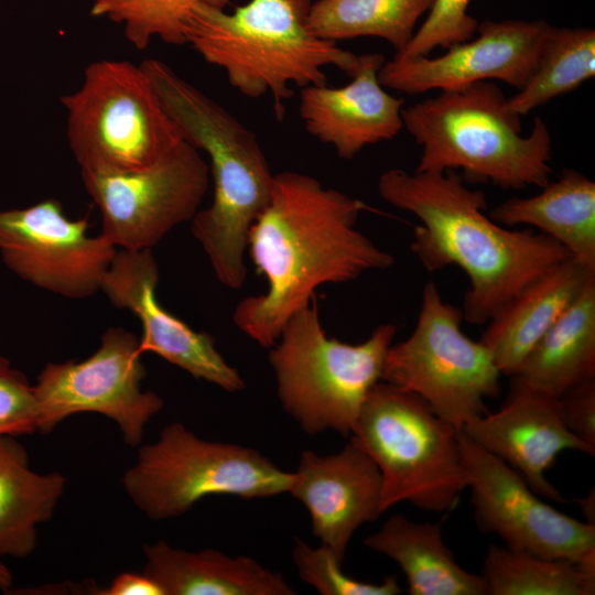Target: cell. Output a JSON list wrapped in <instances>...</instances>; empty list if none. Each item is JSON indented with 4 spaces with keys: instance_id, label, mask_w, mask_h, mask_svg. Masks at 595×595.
Instances as JSON below:
<instances>
[{
    "instance_id": "cell-7",
    "label": "cell",
    "mask_w": 595,
    "mask_h": 595,
    "mask_svg": "<svg viewBox=\"0 0 595 595\" xmlns=\"http://www.w3.org/2000/svg\"><path fill=\"white\" fill-rule=\"evenodd\" d=\"M459 431L419 396L380 380L368 392L350 442L381 474V511L407 501L433 512L452 509L468 487Z\"/></svg>"
},
{
    "instance_id": "cell-6",
    "label": "cell",
    "mask_w": 595,
    "mask_h": 595,
    "mask_svg": "<svg viewBox=\"0 0 595 595\" xmlns=\"http://www.w3.org/2000/svg\"><path fill=\"white\" fill-rule=\"evenodd\" d=\"M396 333L394 324L385 323L359 344L327 337L314 298L269 348L283 409L307 434H350L369 390L381 380Z\"/></svg>"
},
{
    "instance_id": "cell-31",
    "label": "cell",
    "mask_w": 595,
    "mask_h": 595,
    "mask_svg": "<svg viewBox=\"0 0 595 595\" xmlns=\"http://www.w3.org/2000/svg\"><path fill=\"white\" fill-rule=\"evenodd\" d=\"M470 0H435L409 44L396 56H429L436 47H447L472 39L478 22L468 14Z\"/></svg>"
},
{
    "instance_id": "cell-25",
    "label": "cell",
    "mask_w": 595,
    "mask_h": 595,
    "mask_svg": "<svg viewBox=\"0 0 595 595\" xmlns=\"http://www.w3.org/2000/svg\"><path fill=\"white\" fill-rule=\"evenodd\" d=\"M15 437L0 435V556L23 559L34 551L37 527L52 518L66 478L32 470Z\"/></svg>"
},
{
    "instance_id": "cell-27",
    "label": "cell",
    "mask_w": 595,
    "mask_h": 595,
    "mask_svg": "<svg viewBox=\"0 0 595 595\" xmlns=\"http://www.w3.org/2000/svg\"><path fill=\"white\" fill-rule=\"evenodd\" d=\"M483 577L488 595H593L595 572L564 559L542 558L508 547L491 545Z\"/></svg>"
},
{
    "instance_id": "cell-13",
    "label": "cell",
    "mask_w": 595,
    "mask_h": 595,
    "mask_svg": "<svg viewBox=\"0 0 595 595\" xmlns=\"http://www.w3.org/2000/svg\"><path fill=\"white\" fill-rule=\"evenodd\" d=\"M458 443L475 521L483 532L542 558L576 563L595 558V524L541 500L513 468L461 431Z\"/></svg>"
},
{
    "instance_id": "cell-26",
    "label": "cell",
    "mask_w": 595,
    "mask_h": 595,
    "mask_svg": "<svg viewBox=\"0 0 595 595\" xmlns=\"http://www.w3.org/2000/svg\"><path fill=\"white\" fill-rule=\"evenodd\" d=\"M435 0H316L309 24L320 37L333 42L361 36L379 37L396 53L411 41L419 20Z\"/></svg>"
},
{
    "instance_id": "cell-19",
    "label": "cell",
    "mask_w": 595,
    "mask_h": 595,
    "mask_svg": "<svg viewBox=\"0 0 595 595\" xmlns=\"http://www.w3.org/2000/svg\"><path fill=\"white\" fill-rule=\"evenodd\" d=\"M383 62L379 53L363 54L360 66L346 85L302 88L299 113L305 130L332 145L342 159H353L368 145L391 140L403 128V98L389 94L378 78Z\"/></svg>"
},
{
    "instance_id": "cell-28",
    "label": "cell",
    "mask_w": 595,
    "mask_h": 595,
    "mask_svg": "<svg viewBox=\"0 0 595 595\" xmlns=\"http://www.w3.org/2000/svg\"><path fill=\"white\" fill-rule=\"evenodd\" d=\"M595 74V31L552 26L538 64L508 107L524 116L553 98L578 88Z\"/></svg>"
},
{
    "instance_id": "cell-17",
    "label": "cell",
    "mask_w": 595,
    "mask_h": 595,
    "mask_svg": "<svg viewBox=\"0 0 595 595\" xmlns=\"http://www.w3.org/2000/svg\"><path fill=\"white\" fill-rule=\"evenodd\" d=\"M513 468L539 496L563 502L545 473L563 451L595 455V448L565 426L558 399L512 381L504 405L466 422L459 430Z\"/></svg>"
},
{
    "instance_id": "cell-36",
    "label": "cell",
    "mask_w": 595,
    "mask_h": 595,
    "mask_svg": "<svg viewBox=\"0 0 595 595\" xmlns=\"http://www.w3.org/2000/svg\"><path fill=\"white\" fill-rule=\"evenodd\" d=\"M12 582H13L12 573L0 561V589H2L3 592L10 591Z\"/></svg>"
},
{
    "instance_id": "cell-8",
    "label": "cell",
    "mask_w": 595,
    "mask_h": 595,
    "mask_svg": "<svg viewBox=\"0 0 595 595\" xmlns=\"http://www.w3.org/2000/svg\"><path fill=\"white\" fill-rule=\"evenodd\" d=\"M60 101L67 142L80 169L147 167L184 140L141 63L95 61L80 85Z\"/></svg>"
},
{
    "instance_id": "cell-14",
    "label": "cell",
    "mask_w": 595,
    "mask_h": 595,
    "mask_svg": "<svg viewBox=\"0 0 595 595\" xmlns=\"http://www.w3.org/2000/svg\"><path fill=\"white\" fill-rule=\"evenodd\" d=\"M116 247L88 235V219H71L57 199L0 210V255L4 264L33 285L69 299L101 290Z\"/></svg>"
},
{
    "instance_id": "cell-32",
    "label": "cell",
    "mask_w": 595,
    "mask_h": 595,
    "mask_svg": "<svg viewBox=\"0 0 595 595\" xmlns=\"http://www.w3.org/2000/svg\"><path fill=\"white\" fill-rule=\"evenodd\" d=\"M34 432L36 408L32 385L0 356V435L20 436Z\"/></svg>"
},
{
    "instance_id": "cell-15",
    "label": "cell",
    "mask_w": 595,
    "mask_h": 595,
    "mask_svg": "<svg viewBox=\"0 0 595 595\" xmlns=\"http://www.w3.org/2000/svg\"><path fill=\"white\" fill-rule=\"evenodd\" d=\"M552 25L543 20H484L477 36L436 56L393 55L378 72L380 84L408 95L458 89L497 79L520 89L533 73Z\"/></svg>"
},
{
    "instance_id": "cell-24",
    "label": "cell",
    "mask_w": 595,
    "mask_h": 595,
    "mask_svg": "<svg viewBox=\"0 0 595 595\" xmlns=\"http://www.w3.org/2000/svg\"><path fill=\"white\" fill-rule=\"evenodd\" d=\"M595 378V279L532 348L512 381L559 399Z\"/></svg>"
},
{
    "instance_id": "cell-10",
    "label": "cell",
    "mask_w": 595,
    "mask_h": 595,
    "mask_svg": "<svg viewBox=\"0 0 595 595\" xmlns=\"http://www.w3.org/2000/svg\"><path fill=\"white\" fill-rule=\"evenodd\" d=\"M462 318L428 282L413 332L389 347L381 374L382 381L419 396L458 431L487 413L485 400L498 394L501 375L485 344L463 333Z\"/></svg>"
},
{
    "instance_id": "cell-5",
    "label": "cell",
    "mask_w": 595,
    "mask_h": 595,
    "mask_svg": "<svg viewBox=\"0 0 595 595\" xmlns=\"http://www.w3.org/2000/svg\"><path fill=\"white\" fill-rule=\"evenodd\" d=\"M403 128L421 147L415 171L462 170L473 182H491L505 190L542 187L552 172V139L536 117L528 136L521 116L507 105L491 80L442 90L401 111Z\"/></svg>"
},
{
    "instance_id": "cell-2",
    "label": "cell",
    "mask_w": 595,
    "mask_h": 595,
    "mask_svg": "<svg viewBox=\"0 0 595 595\" xmlns=\"http://www.w3.org/2000/svg\"><path fill=\"white\" fill-rule=\"evenodd\" d=\"M390 205L416 216L411 249L430 272L456 266L469 280L463 317L482 325L527 285L571 253L533 229H515L486 215L482 191L455 171H385L377 183Z\"/></svg>"
},
{
    "instance_id": "cell-18",
    "label": "cell",
    "mask_w": 595,
    "mask_h": 595,
    "mask_svg": "<svg viewBox=\"0 0 595 595\" xmlns=\"http://www.w3.org/2000/svg\"><path fill=\"white\" fill-rule=\"evenodd\" d=\"M289 494L307 509L321 544L342 561L355 531L382 513L380 470L353 442L332 455L303 451Z\"/></svg>"
},
{
    "instance_id": "cell-16",
    "label": "cell",
    "mask_w": 595,
    "mask_h": 595,
    "mask_svg": "<svg viewBox=\"0 0 595 595\" xmlns=\"http://www.w3.org/2000/svg\"><path fill=\"white\" fill-rule=\"evenodd\" d=\"M159 268L152 249L117 251L101 290L109 302L141 323L140 348L183 369L195 379L237 392L245 382L215 347L210 334L196 332L162 306L156 298Z\"/></svg>"
},
{
    "instance_id": "cell-29",
    "label": "cell",
    "mask_w": 595,
    "mask_h": 595,
    "mask_svg": "<svg viewBox=\"0 0 595 595\" xmlns=\"http://www.w3.org/2000/svg\"><path fill=\"white\" fill-rule=\"evenodd\" d=\"M231 0H94L90 15L122 26L127 41L138 50L153 39L170 45L187 44L190 18L198 6L227 8Z\"/></svg>"
},
{
    "instance_id": "cell-1",
    "label": "cell",
    "mask_w": 595,
    "mask_h": 595,
    "mask_svg": "<svg viewBox=\"0 0 595 595\" xmlns=\"http://www.w3.org/2000/svg\"><path fill=\"white\" fill-rule=\"evenodd\" d=\"M369 210L363 201L294 171L274 174L268 205L252 224L248 251L267 291L235 307V325L264 348L289 318L307 306L318 286L350 282L385 270L394 258L356 228Z\"/></svg>"
},
{
    "instance_id": "cell-33",
    "label": "cell",
    "mask_w": 595,
    "mask_h": 595,
    "mask_svg": "<svg viewBox=\"0 0 595 595\" xmlns=\"http://www.w3.org/2000/svg\"><path fill=\"white\" fill-rule=\"evenodd\" d=\"M558 402L562 420L570 432L595 448V378L570 389Z\"/></svg>"
},
{
    "instance_id": "cell-4",
    "label": "cell",
    "mask_w": 595,
    "mask_h": 595,
    "mask_svg": "<svg viewBox=\"0 0 595 595\" xmlns=\"http://www.w3.org/2000/svg\"><path fill=\"white\" fill-rule=\"evenodd\" d=\"M311 0H248L231 11L202 4L193 11L187 44L224 71L244 96H270L279 120L294 89L325 85L324 69L335 66L351 76L363 55L315 34L309 24Z\"/></svg>"
},
{
    "instance_id": "cell-20",
    "label": "cell",
    "mask_w": 595,
    "mask_h": 595,
    "mask_svg": "<svg viewBox=\"0 0 595 595\" xmlns=\"http://www.w3.org/2000/svg\"><path fill=\"white\" fill-rule=\"evenodd\" d=\"M595 279L570 257L527 285L487 322L480 342L501 375L513 376L536 344Z\"/></svg>"
},
{
    "instance_id": "cell-21",
    "label": "cell",
    "mask_w": 595,
    "mask_h": 595,
    "mask_svg": "<svg viewBox=\"0 0 595 595\" xmlns=\"http://www.w3.org/2000/svg\"><path fill=\"white\" fill-rule=\"evenodd\" d=\"M143 573L163 595H292L296 592L282 574L248 556L218 550L188 552L159 540L144 544Z\"/></svg>"
},
{
    "instance_id": "cell-23",
    "label": "cell",
    "mask_w": 595,
    "mask_h": 595,
    "mask_svg": "<svg viewBox=\"0 0 595 595\" xmlns=\"http://www.w3.org/2000/svg\"><path fill=\"white\" fill-rule=\"evenodd\" d=\"M364 543L398 563L411 595H488L483 575L464 570L455 560L441 522H415L393 515Z\"/></svg>"
},
{
    "instance_id": "cell-11",
    "label": "cell",
    "mask_w": 595,
    "mask_h": 595,
    "mask_svg": "<svg viewBox=\"0 0 595 595\" xmlns=\"http://www.w3.org/2000/svg\"><path fill=\"white\" fill-rule=\"evenodd\" d=\"M142 354L134 334L109 327L88 358L46 364L32 385L36 432L51 433L73 414L94 412L112 420L126 444L139 445L145 425L163 408L160 396L141 388Z\"/></svg>"
},
{
    "instance_id": "cell-30",
    "label": "cell",
    "mask_w": 595,
    "mask_h": 595,
    "mask_svg": "<svg viewBox=\"0 0 595 595\" xmlns=\"http://www.w3.org/2000/svg\"><path fill=\"white\" fill-rule=\"evenodd\" d=\"M300 577L323 595H397L401 587L394 576L380 584L355 580L344 573L343 561L326 545L313 548L294 540L292 551Z\"/></svg>"
},
{
    "instance_id": "cell-34",
    "label": "cell",
    "mask_w": 595,
    "mask_h": 595,
    "mask_svg": "<svg viewBox=\"0 0 595 595\" xmlns=\"http://www.w3.org/2000/svg\"><path fill=\"white\" fill-rule=\"evenodd\" d=\"M95 591L99 595H163L160 586L143 572L120 573L108 587Z\"/></svg>"
},
{
    "instance_id": "cell-22",
    "label": "cell",
    "mask_w": 595,
    "mask_h": 595,
    "mask_svg": "<svg viewBox=\"0 0 595 595\" xmlns=\"http://www.w3.org/2000/svg\"><path fill=\"white\" fill-rule=\"evenodd\" d=\"M530 197H510L489 212L508 228L529 226L562 245L595 270V183L575 170H563Z\"/></svg>"
},
{
    "instance_id": "cell-12",
    "label": "cell",
    "mask_w": 595,
    "mask_h": 595,
    "mask_svg": "<svg viewBox=\"0 0 595 595\" xmlns=\"http://www.w3.org/2000/svg\"><path fill=\"white\" fill-rule=\"evenodd\" d=\"M80 177L99 209L101 235L125 250L152 249L173 228L191 221L210 183L207 161L185 140L150 166L80 169Z\"/></svg>"
},
{
    "instance_id": "cell-9",
    "label": "cell",
    "mask_w": 595,
    "mask_h": 595,
    "mask_svg": "<svg viewBox=\"0 0 595 595\" xmlns=\"http://www.w3.org/2000/svg\"><path fill=\"white\" fill-rule=\"evenodd\" d=\"M293 472L258 451L196 436L182 423L166 425L156 442L139 448L122 477L132 502L151 520L178 517L214 495L242 499L289 493Z\"/></svg>"
},
{
    "instance_id": "cell-35",
    "label": "cell",
    "mask_w": 595,
    "mask_h": 595,
    "mask_svg": "<svg viewBox=\"0 0 595 595\" xmlns=\"http://www.w3.org/2000/svg\"><path fill=\"white\" fill-rule=\"evenodd\" d=\"M585 521L595 524V493L594 488L587 494L586 497L580 499L577 501Z\"/></svg>"
},
{
    "instance_id": "cell-3",
    "label": "cell",
    "mask_w": 595,
    "mask_h": 595,
    "mask_svg": "<svg viewBox=\"0 0 595 595\" xmlns=\"http://www.w3.org/2000/svg\"><path fill=\"white\" fill-rule=\"evenodd\" d=\"M183 139L208 159L213 199L191 231L216 279L231 290L247 280L245 251L252 224L271 196L274 174L252 130L158 58L141 62Z\"/></svg>"
}]
</instances>
